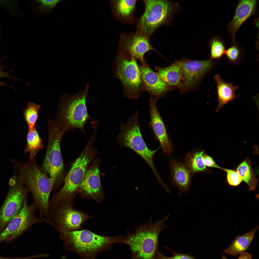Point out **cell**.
<instances>
[{
  "label": "cell",
  "mask_w": 259,
  "mask_h": 259,
  "mask_svg": "<svg viewBox=\"0 0 259 259\" xmlns=\"http://www.w3.org/2000/svg\"><path fill=\"white\" fill-rule=\"evenodd\" d=\"M37 209L34 202L29 205L28 199L26 200L21 212L9 222L0 234V243L4 241L9 243L13 241L36 223H47L46 220L35 216V212Z\"/></svg>",
  "instance_id": "11"
},
{
  "label": "cell",
  "mask_w": 259,
  "mask_h": 259,
  "mask_svg": "<svg viewBox=\"0 0 259 259\" xmlns=\"http://www.w3.org/2000/svg\"><path fill=\"white\" fill-rule=\"evenodd\" d=\"M236 171L242 180L247 184L249 191L254 190L257 186V180L249 164L246 161L243 162L239 165Z\"/></svg>",
  "instance_id": "26"
},
{
  "label": "cell",
  "mask_w": 259,
  "mask_h": 259,
  "mask_svg": "<svg viewBox=\"0 0 259 259\" xmlns=\"http://www.w3.org/2000/svg\"><path fill=\"white\" fill-rule=\"evenodd\" d=\"M33 257L32 255L25 257L14 258L5 257L0 256V259H33Z\"/></svg>",
  "instance_id": "36"
},
{
  "label": "cell",
  "mask_w": 259,
  "mask_h": 259,
  "mask_svg": "<svg viewBox=\"0 0 259 259\" xmlns=\"http://www.w3.org/2000/svg\"><path fill=\"white\" fill-rule=\"evenodd\" d=\"M28 191L18 181L10 186L0 208V234L9 222L22 210L25 200L28 199Z\"/></svg>",
  "instance_id": "12"
},
{
  "label": "cell",
  "mask_w": 259,
  "mask_h": 259,
  "mask_svg": "<svg viewBox=\"0 0 259 259\" xmlns=\"http://www.w3.org/2000/svg\"><path fill=\"white\" fill-rule=\"evenodd\" d=\"M144 13L137 19V31L149 39L159 27L171 25L180 9L178 2L164 0H144Z\"/></svg>",
  "instance_id": "6"
},
{
  "label": "cell",
  "mask_w": 259,
  "mask_h": 259,
  "mask_svg": "<svg viewBox=\"0 0 259 259\" xmlns=\"http://www.w3.org/2000/svg\"><path fill=\"white\" fill-rule=\"evenodd\" d=\"M143 90L147 91L157 100L162 98L171 88L164 82L154 71L146 60L140 67Z\"/></svg>",
  "instance_id": "17"
},
{
  "label": "cell",
  "mask_w": 259,
  "mask_h": 259,
  "mask_svg": "<svg viewBox=\"0 0 259 259\" xmlns=\"http://www.w3.org/2000/svg\"><path fill=\"white\" fill-rule=\"evenodd\" d=\"M16 182L15 178L13 177L10 179L9 182V184L10 186H11L15 184Z\"/></svg>",
  "instance_id": "37"
},
{
  "label": "cell",
  "mask_w": 259,
  "mask_h": 259,
  "mask_svg": "<svg viewBox=\"0 0 259 259\" xmlns=\"http://www.w3.org/2000/svg\"><path fill=\"white\" fill-rule=\"evenodd\" d=\"M257 0H239L234 16L227 26L232 39V43L235 42L236 33L241 25L257 10Z\"/></svg>",
  "instance_id": "18"
},
{
  "label": "cell",
  "mask_w": 259,
  "mask_h": 259,
  "mask_svg": "<svg viewBox=\"0 0 259 259\" xmlns=\"http://www.w3.org/2000/svg\"><path fill=\"white\" fill-rule=\"evenodd\" d=\"M40 106L31 102L28 103L26 108L23 110V115L25 121L29 128L35 126L37 119Z\"/></svg>",
  "instance_id": "29"
},
{
  "label": "cell",
  "mask_w": 259,
  "mask_h": 259,
  "mask_svg": "<svg viewBox=\"0 0 259 259\" xmlns=\"http://www.w3.org/2000/svg\"><path fill=\"white\" fill-rule=\"evenodd\" d=\"M240 255L237 259H252V255L246 252L242 253Z\"/></svg>",
  "instance_id": "35"
},
{
  "label": "cell",
  "mask_w": 259,
  "mask_h": 259,
  "mask_svg": "<svg viewBox=\"0 0 259 259\" xmlns=\"http://www.w3.org/2000/svg\"><path fill=\"white\" fill-rule=\"evenodd\" d=\"M125 123H121L120 132L117 137L120 148H130L141 157L147 162L158 180L161 178L157 171L153 161V156L159 148L152 150L147 147L141 134L138 121V111Z\"/></svg>",
  "instance_id": "7"
},
{
  "label": "cell",
  "mask_w": 259,
  "mask_h": 259,
  "mask_svg": "<svg viewBox=\"0 0 259 259\" xmlns=\"http://www.w3.org/2000/svg\"><path fill=\"white\" fill-rule=\"evenodd\" d=\"M203 161L206 166L208 167H214L222 169V168L218 166L213 160V159L209 156L206 154H203Z\"/></svg>",
  "instance_id": "34"
},
{
  "label": "cell",
  "mask_w": 259,
  "mask_h": 259,
  "mask_svg": "<svg viewBox=\"0 0 259 259\" xmlns=\"http://www.w3.org/2000/svg\"><path fill=\"white\" fill-rule=\"evenodd\" d=\"M243 48L235 43L226 50L224 54L228 61L232 65H238L244 58Z\"/></svg>",
  "instance_id": "28"
},
{
  "label": "cell",
  "mask_w": 259,
  "mask_h": 259,
  "mask_svg": "<svg viewBox=\"0 0 259 259\" xmlns=\"http://www.w3.org/2000/svg\"><path fill=\"white\" fill-rule=\"evenodd\" d=\"M182 62V60L177 61L165 68L158 66L155 67V70L160 78L168 86L180 89L183 80Z\"/></svg>",
  "instance_id": "22"
},
{
  "label": "cell",
  "mask_w": 259,
  "mask_h": 259,
  "mask_svg": "<svg viewBox=\"0 0 259 259\" xmlns=\"http://www.w3.org/2000/svg\"><path fill=\"white\" fill-rule=\"evenodd\" d=\"M157 100L151 97L149 101L150 120L149 125L155 139L160 143L163 153L170 155L173 147L165 125L159 112L156 102Z\"/></svg>",
  "instance_id": "16"
},
{
  "label": "cell",
  "mask_w": 259,
  "mask_h": 259,
  "mask_svg": "<svg viewBox=\"0 0 259 259\" xmlns=\"http://www.w3.org/2000/svg\"><path fill=\"white\" fill-rule=\"evenodd\" d=\"M221 259H228L224 255L223 253H222V257Z\"/></svg>",
  "instance_id": "38"
},
{
  "label": "cell",
  "mask_w": 259,
  "mask_h": 259,
  "mask_svg": "<svg viewBox=\"0 0 259 259\" xmlns=\"http://www.w3.org/2000/svg\"><path fill=\"white\" fill-rule=\"evenodd\" d=\"M6 56L0 59V63L3 60L6 58ZM8 68L4 65L0 64V78L2 77H5L10 78L13 80H21V79L17 78L15 77L11 76L10 74L13 71L12 70H11L9 71H4V69H7ZM0 85H4L10 87L13 89L15 91L16 90L12 86L8 85L5 82L0 80Z\"/></svg>",
  "instance_id": "33"
},
{
  "label": "cell",
  "mask_w": 259,
  "mask_h": 259,
  "mask_svg": "<svg viewBox=\"0 0 259 259\" xmlns=\"http://www.w3.org/2000/svg\"><path fill=\"white\" fill-rule=\"evenodd\" d=\"M204 152V150L195 149L188 152L186 156L183 164L192 174L206 170L203 160Z\"/></svg>",
  "instance_id": "24"
},
{
  "label": "cell",
  "mask_w": 259,
  "mask_h": 259,
  "mask_svg": "<svg viewBox=\"0 0 259 259\" xmlns=\"http://www.w3.org/2000/svg\"><path fill=\"white\" fill-rule=\"evenodd\" d=\"M89 88L90 85L87 84L84 88L75 94L70 95L66 93L62 96L53 121L64 133L77 128L85 135L84 125L92 118L88 112L86 104Z\"/></svg>",
  "instance_id": "4"
},
{
  "label": "cell",
  "mask_w": 259,
  "mask_h": 259,
  "mask_svg": "<svg viewBox=\"0 0 259 259\" xmlns=\"http://www.w3.org/2000/svg\"><path fill=\"white\" fill-rule=\"evenodd\" d=\"M137 0L110 1L113 17L122 24H133L136 20L134 16Z\"/></svg>",
  "instance_id": "20"
},
{
  "label": "cell",
  "mask_w": 259,
  "mask_h": 259,
  "mask_svg": "<svg viewBox=\"0 0 259 259\" xmlns=\"http://www.w3.org/2000/svg\"><path fill=\"white\" fill-rule=\"evenodd\" d=\"M172 183L178 188V194L182 195L189 192L191 181L193 174L184 164L171 159L169 161Z\"/></svg>",
  "instance_id": "19"
},
{
  "label": "cell",
  "mask_w": 259,
  "mask_h": 259,
  "mask_svg": "<svg viewBox=\"0 0 259 259\" xmlns=\"http://www.w3.org/2000/svg\"><path fill=\"white\" fill-rule=\"evenodd\" d=\"M95 133L91 135L82 152L74 162L65 178L64 184L54 194L49 202V206L53 208L68 199L74 198L79 193L80 185L86 171L98 153L94 147Z\"/></svg>",
  "instance_id": "5"
},
{
  "label": "cell",
  "mask_w": 259,
  "mask_h": 259,
  "mask_svg": "<svg viewBox=\"0 0 259 259\" xmlns=\"http://www.w3.org/2000/svg\"><path fill=\"white\" fill-rule=\"evenodd\" d=\"M149 38L136 31L120 35L118 51L132 56L142 64L146 60L145 54L150 51L158 52L150 43Z\"/></svg>",
  "instance_id": "13"
},
{
  "label": "cell",
  "mask_w": 259,
  "mask_h": 259,
  "mask_svg": "<svg viewBox=\"0 0 259 259\" xmlns=\"http://www.w3.org/2000/svg\"><path fill=\"white\" fill-rule=\"evenodd\" d=\"M170 214L161 219L152 222L153 217L144 224L141 223L135 225L134 231L126 230L127 235L121 243L130 247L132 253L131 259H154L158 249L159 236L164 229L169 226L165 224L169 219Z\"/></svg>",
  "instance_id": "3"
},
{
  "label": "cell",
  "mask_w": 259,
  "mask_h": 259,
  "mask_svg": "<svg viewBox=\"0 0 259 259\" xmlns=\"http://www.w3.org/2000/svg\"><path fill=\"white\" fill-rule=\"evenodd\" d=\"M213 79L217 87L218 104L215 112L217 113L224 106L236 100L240 95L236 93L238 86H234L232 83L225 82L220 75H215Z\"/></svg>",
  "instance_id": "21"
},
{
  "label": "cell",
  "mask_w": 259,
  "mask_h": 259,
  "mask_svg": "<svg viewBox=\"0 0 259 259\" xmlns=\"http://www.w3.org/2000/svg\"><path fill=\"white\" fill-rule=\"evenodd\" d=\"M61 0H38L34 1V12L40 15H44L50 13L56 6Z\"/></svg>",
  "instance_id": "30"
},
{
  "label": "cell",
  "mask_w": 259,
  "mask_h": 259,
  "mask_svg": "<svg viewBox=\"0 0 259 259\" xmlns=\"http://www.w3.org/2000/svg\"><path fill=\"white\" fill-rule=\"evenodd\" d=\"M222 169L227 172V181L230 185L233 186H237L242 180L236 171L222 168Z\"/></svg>",
  "instance_id": "32"
},
{
  "label": "cell",
  "mask_w": 259,
  "mask_h": 259,
  "mask_svg": "<svg viewBox=\"0 0 259 259\" xmlns=\"http://www.w3.org/2000/svg\"><path fill=\"white\" fill-rule=\"evenodd\" d=\"M101 164L99 158H95L92 161L86 171L79 192L82 198H91L99 202L104 197L100 178Z\"/></svg>",
  "instance_id": "15"
},
{
  "label": "cell",
  "mask_w": 259,
  "mask_h": 259,
  "mask_svg": "<svg viewBox=\"0 0 259 259\" xmlns=\"http://www.w3.org/2000/svg\"><path fill=\"white\" fill-rule=\"evenodd\" d=\"M18 167L20 176L18 181L25 183L31 193L33 201L38 209L40 218L49 220V196L54 185L52 179L37 165L35 158L25 162L10 159Z\"/></svg>",
  "instance_id": "1"
},
{
  "label": "cell",
  "mask_w": 259,
  "mask_h": 259,
  "mask_svg": "<svg viewBox=\"0 0 259 259\" xmlns=\"http://www.w3.org/2000/svg\"><path fill=\"white\" fill-rule=\"evenodd\" d=\"M48 135L46 155L41 170L52 179L53 189L58 188L64 181L65 175L60 149L61 141L64 133L55 125L53 121L48 120Z\"/></svg>",
  "instance_id": "8"
},
{
  "label": "cell",
  "mask_w": 259,
  "mask_h": 259,
  "mask_svg": "<svg viewBox=\"0 0 259 259\" xmlns=\"http://www.w3.org/2000/svg\"><path fill=\"white\" fill-rule=\"evenodd\" d=\"M136 59L118 51L114 63V75L122 83L123 94L132 100L137 99L143 90L140 67Z\"/></svg>",
  "instance_id": "9"
},
{
  "label": "cell",
  "mask_w": 259,
  "mask_h": 259,
  "mask_svg": "<svg viewBox=\"0 0 259 259\" xmlns=\"http://www.w3.org/2000/svg\"><path fill=\"white\" fill-rule=\"evenodd\" d=\"M182 71L183 80L181 92L194 88L207 73L215 67L216 64L210 60H182Z\"/></svg>",
  "instance_id": "14"
},
{
  "label": "cell",
  "mask_w": 259,
  "mask_h": 259,
  "mask_svg": "<svg viewBox=\"0 0 259 259\" xmlns=\"http://www.w3.org/2000/svg\"><path fill=\"white\" fill-rule=\"evenodd\" d=\"M170 250L173 254V256L168 257L161 254L158 249L156 252L154 259H196L189 254L175 252Z\"/></svg>",
  "instance_id": "31"
},
{
  "label": "cell",
  "mask_w": 259,
  "mask_h": 259,
  "mask_svg": "<svg viewBox=\"0 0 259 259\" xmlns=\"http://www.w3.org/2000/svg\"><path fill=\"white\" fill-rule=\"evenodd\" d=\"M26 139V146L24 152L29 153V158H34L38 152L43 148L42 141L35 126L29 128Z\"/></svg>",
  "instance_id": "25"
},
{
  "label": "cell",
  "mask_w": 259,
  "mask_h": 259,
  "mask_svg": "<svg viewBox=\"0 0 259 259\" xmlns=\"http://www.w3.org/2000/svg\"><path fill=\"white\" fill-rule=\"evenodd\" d=\"M258 228L257 226L250 231L236 236L230 246L224 250V253L234 256L245 252L249 248Z\"/></svg>",
  "instance_id": "23"
},
{
  "label": "cell",
  "mask_w": 259,
  "mask_h": 259,
  "mask_svg": "<svg viewBox=\"0 0 259 259\" xmlns=\"http://www.w3.org/2000/svg\"><path fill=\"white\" fill-rule=\"evenodd\" d=\"M74 199L66 200L50 210L48 224L65 231L82 230V224L91 217L74 207Z\"/></svg>",
  "instance_id": "10"
},
{
  "label": "cell",
  "mask_w": 259,
  "mask_h": 259,
  "mask_svg": "<svg viewBox=\"0 0 259 259\" xmlns=\"http://www.w3.org/2000/svg\"><path fill=\"white\" fill-rule=\"evenodd\" d=\"M209 46L210 48V60L220 59L226 50L224 41L218 36H214L209 41Z\"/></svg>",
  "instance_id": "27"
},
{
  "label": "cell",
  "mask_w": 259,
  "mask_h": 259,
  "mask_svg": "<svg viewBox=\"0 0 259 259\" xmlns=\"http://www.w3.org/2000/svg\"><path fill=\"white\" fill-rule=\"evenodd\" d=\"M65 248L77 254L82 259H96L99 253L121 243L124 235L108 237L97 234L87 230L65 231L56 229Z\"/></svg>",
  "instance_id": "2"
}]
</instances>
